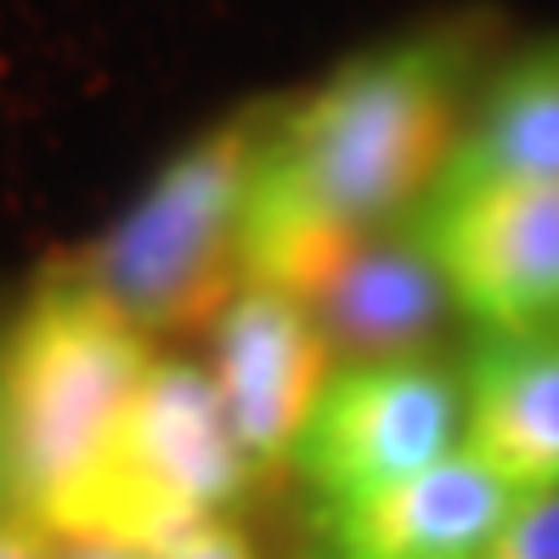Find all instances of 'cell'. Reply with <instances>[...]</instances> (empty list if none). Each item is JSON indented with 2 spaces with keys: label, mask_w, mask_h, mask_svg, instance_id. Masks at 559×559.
Returning <instances> with one entry per match:
<instances>
[{
  "label": "cell",
  "mask_w": 559,
  "mask_h": 559,
  "mask_svg": "<svg viewBox=\"0 0 559 559\" xmlns=\"http://www.w3.org/2000/svg\"><path fill=\"white\" fill-rule=\"evenodd\" d=\"M480 51V23H430L356 51L300 103H277L243 210V277L294 294L350 238L413 221L469 119Z\"/></svg>",
  "instance_id": "1"
},
{
  "label": "cell",
  "mask_w": 559,
  "mask_h": 559,
  "mask_svg": "<svg viewBox=\"0 0 559 559\" xmlns=\"http://www.w3.org/2000/svg\"><path fill=\"white\" fill-rule=\"evenodd\" d=\"M153 361V340L130 328L80 266H57L28 288L0 334V430L17 514L46 525L108 447Z\"/></svg>",
  "instance_id": "2"
},
{
  "label": "cell",
  "mask_w": 559,
  "mask_h": 559,
  "mask_svg": "<svg viewBox=\"0 0 559 559\" xmlns=\"http://www.w3.org/2000/svg\"><path fill=\"white\" fill-rule=\"evenodd\" d=\"M277 103L192 136L80 260L85 283L147 340L210 328L243 283V210Z\"/></svg>",
  "instance_id": "3"
},
{
  "label": "cell",
  "mask_w": 559,
  "mask_h": 559,
  "mask_svg": "<svg viewBox=\"0 0 559 559\" xmlns=\"http://www.w3.org/2000/svg\"><path fill=\"white\" fill-rule=\"evenodd\" d=\"M254 486L260 475L210 368L192 356H158L96 464L46 514V532L164 554L204 525L233 520Z\"/></svg>",
  "instance_id": "4"
},
{
  "label": "cell",
  "mask_w": 559,
  "mask_h": 559,
  "mask_svg": "<svg viewBox=\"0 0 559 559\" xmlns=\"http://www.w3.org/2000/svg\"><path fill=\"white\" fill-rule=\"evenodd\" d=\"M469 436L464 368L441 350L340 361L294 452L317 509H345L452 457Z\"/></svg>",
  "instance_id": "5"
},
{
  "label": "cell",
  "mask_w": 559,
  "mask_h": 559,
  "mask_svg": "<svg viewBox=\"0 0 559 559\" xmlns=\"http://www.w3.org/2000/svg\"><path fill=\"white\" fill-rule=\"evenodd\" d=\"M210 379L249 452L254 475L294 469L306 424L334 379V345L294 294L243 277L226 311L210 322Z\"/></svg>",
  "instance_id": "6"
},
{
  "label": "cell",
  "mask_w": 559,
  "mask_h": 559,
  "mask_svg": "<svg viewBox=\"0 0 559 559\" xmlns=\"http://www.w3.org/2000/svg\"><path fill=\"white\" fill-rule=\"evenodd\" d=\"M413 226L475 328L559 322V187H503L457 204H418Z\"/></svg>",
  "instance_id": "7"
},
{
  "label": "cell",
  "mask_w": 559,
  "mask_h": 559,
  "mask_svg": "<svg viewBox=\"0 0 559 559\" xmlns=\"http://www.w3.org/2000/svg\"><path fill=\"white\" fill-rule=\"evenodd\" d=\"M294 300L311 311L322 340L340 361H384L436 350L457 311V294L441 272L418 226H384V233L350 238L300 277Z\"/></svg>",
  "instance_id": "8"
},
{
  "label": "cell",
  "mask_w": 559,
  "mask_h": 559,
  "mask_svg": "<svg viewBox=\"0 0 559 559\" xmlns=\"http://www.w3.org/2000/svg\"><path fill=\"white\" fill-rule=\"evenodd\" d=\"M525 491L480 452L457 447L436 469L322 514L340 559H486L520 514Z\"/></svg>",
  "instance_id": "9"
},
{
  "label": "cell",
  "mask_w": 559,
  "mask_h": 559,
  "mask_svg": "<svg viewBox=\"0 0 559 559\" xmlns=\"http://www.w3.org/2000/svg\"><path fill=\"white\" fill-rule=\"evenodd\" d=\"M464 447L525 498L559 491V322L475 328L464 350Z\"/></svg>",
  "instance_id": "10"
},
{
  "label": "cell",
  "mask_w": 559,
  "mask_h": 559,
  "mask_svg": "<svg viewBox=\"0 0 559 559\" xmlns=\"http://www.w3.org/2000/svg\"><path fill=\"white\" fill-rule=\"evenodd\" d=\"M503 187H559V35L503 62L424 204H457Z\"/></svg>",
  "instance_id": "11"
},
{
  "label": "cell",
  "mask_w": 559,
  "mask_h": 559,
  "mask_svg": "<svg viewBox=\"0 0 559 559\" xmlns=\"http://www.w3.org/2000/svg\"><path fill=\"white\" fill-rule=\"evenodd\" d=\"M486 559H559V491L525 498Z\"/></svg>",
  "instance_id": "12"
},
{
  "label": "cell",
  "mask_w": 559,
  "mask_h": 559,
  "mask_svg": "<svg viewBox=\"0 0 559 559\" xmlns=\"http://www.w3.org/2000/svg\"><path fill=\"white\" fill-rule=\"evenodd\" d=\"M158 559H254V543L243 525L221 520V525H204V532H192L181 543H170Z\"/></svg>",
  "instance_id": "13"
},
{
  "label": "cell",
  "mask_w": 559,
  "mask_h": 559,
  "mask_svg": "<svg viewBox=\"0 0 559 559\" xmlns=\"http://www.w3.org/2000/svg\"><path fill=\"white\" fill-rule=\"evenodd\" d=\"M51 554H57V537L46 525H35L28 514L0 520V559H51Z\"/></svg>",
  "instance_id": "14"
},
{
  "label": "cell",
  "mask_w": 559,
  "mask_h": 559,
  "mask_svg": "<svg viewBox=\"0 0 559 559\" xmlns=\"http://www.w3.org/2000/svg\"><path fill=\"white\" fill-rule=\"evenodd\" d=\"M51 559H158L147 548H124V543H96V537H57Z\"/></svg>",
  "instance_id": "15"
},
{
  "label": "cell",
  "mask_w": 559,
  "mask_h": 559,
  "mask_svg": "<svg viewBox=\"0 0 559 559\" xmlns=\"http://www.w3.org/2000/svg\"><path fill=\"white\" fill-rule=\"evenodd\" d=\"M17 514V498H12V457H7V430H0V520Z\"/></svg>",
  "instance_id": "16"
},
{
  "label": "cell",
  "mask_w": 559,
  "mask_h": 559,
  "mask_svg": "<svg viewBox=\"0 0 559 559\" xmlns=\"http://www.w3.org/2000/svg\"><path fill=\"white\" fill-rule=\"evenodd\" d=\"M317 559H340V554H317Z\"/></svg>",
  "instance_id": "17"
}]
</instances>
